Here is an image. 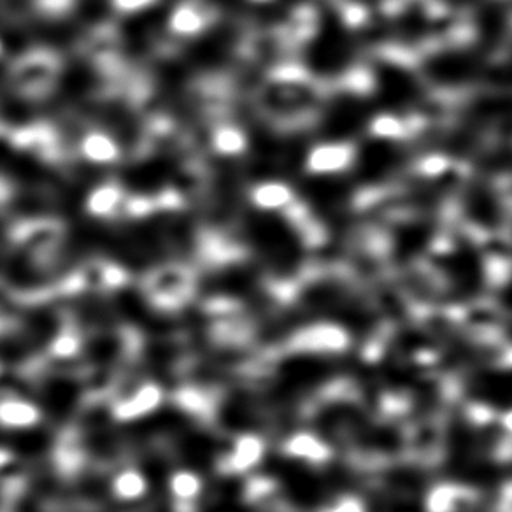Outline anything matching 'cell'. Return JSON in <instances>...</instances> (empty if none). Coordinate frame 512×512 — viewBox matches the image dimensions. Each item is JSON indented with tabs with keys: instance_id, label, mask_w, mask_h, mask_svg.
<instances>
[{
	"instance_id": "7a4b0ae2",
	"label": "cell",
	"mask_w": 512,
	"mask_h": 512,
	"mask_svg": "<svg viewBox=\"0 0 512 512\" xmlns=\"http://www.w3.org/2000/svg\"><path fill=\"white\" fill-rule=\"evenodd\" d=\"M204 27V16L199 9L181 6L171 16V29L179 36H192Z\"/></svg>"
},
{
	"instance_id": "277c9868",
	"label": "cell",
	"mask_w": 512,
	"mask_h": 512,
	"mask_svg": "<svg viewBox=\"0 0 512 512\" xmlns=\"http://www.w3.org/2000/svg\"><path fill=\"white\" fill-rule=\"evenodd\" d=\"M214 148L221 155H237L244 148V137L234 128H223L214 136Z\"/></svg>"
},
{
	"instance_id": "3957f363",
	"label": "cell",
	"mask_w": 512,
	"mask_h": 512,
	"mask_svg": "<svg viewBox=\"0 0 512 512\" xmlns=\"http://www.w3.org/2000/svg\"><path fill=\"white\" fill-rule=\"evenodd\" d=\"M118 202H120V190L106 185L93 190L92 195L88 197L86 207L95 216H104L111 213L114 207L118 206Z\"/></svg>"
},
{
	"instance_id": "5b68a950",
	"label": "cell",
	"mask_w": 512,
	"mask_h": 512,
	"mask_svg": "<svg viewBox=\"0 0 512 512\" xmlns=\"http://www.w3.org/2000/svg\"><path fill=\"white\" fill-rule=\"evenodd\" d=\"M153 0H114L116 8L121 11H139L148 8Z\"/></svg>"
},
{
	"instance_id": "6da1fadb",
	"label": "cell",
	"mask_w": 512,
	"mask_h": 512,
	"mask_svg": "<svg viewBox=\"0 0 512 512\" xmlns=\"http://www.w3.org/2000/svg\"><path fill=\"white\" fill-rule=\"evenodd\" d=\"M81 153L93 164H111L118 158V146L106 134H90L81 143Z\"/></svg>"
}]
</instances>
